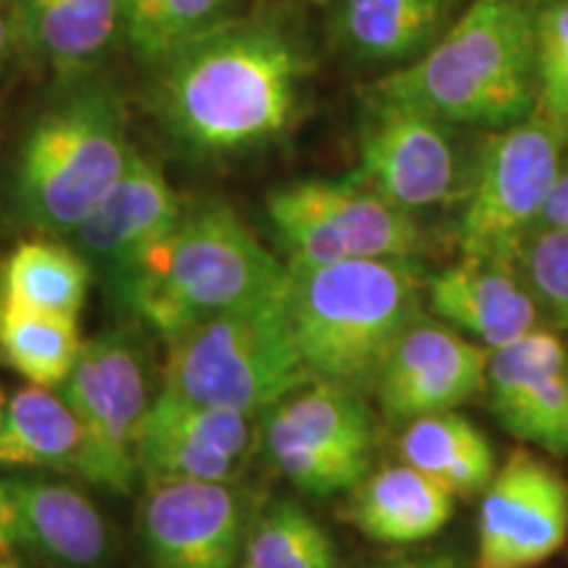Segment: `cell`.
Segmentation results:
<instances>
[{
    "mask_svg": "<svg viewBox=\"0 0 568 568\" xmlns=\"http://www.w3.org/2000/svg\"><path fill=\"white\" fill-rule=\"evenodd\" d=\"M314 69L290 13H234L153 67V109L184 151L234 159L293 130Z\"/></svg>",
    "mask_w": 568,
    "mask_h": 568,
    "instance_id": "obj_1",
    "label": "cell"
},
{
    "mask_svg": "<svg viewBox=\"0 0 568 568\" xmlns=\"http://www.w3.org/2000/svg\"><path fill=\"white\" fill-rule=\"evenodd\" d=\"M109 272V290L126 314L172 339L201 318L284 295L290 268L222 197L184 205L172 230Z\"/></svg>",
    "mask_w": 568,
    "mask_h": 568,
    "instance_id": "obj_2",
    "label": "cell"
},
{
    "mask_svg": "<svg viewBox=\"0 0 568 568\" xmlns=\"http://www.w3.org/2000/svg\"><path fill=\"white\" fill-rule=\"evenodd\" d=\"M539 0H468L429 51L372 88L466 130L493 132L535 113Z\"/></svg>",
    "mask_w": 568,
    "mask_h": 568,
    "instance_id": "obj_3",
    "label": "cell"
},
{
    "mask_svg": "<svg viewBox=\"0 0 568 568\" xmlns=\"http://www.w3.org/2000/svg\"><path fill=\"white\" fill-rule=\"evenodd\" d=\"M418 258H347L290 272L287 311L311 382L372 395L403 332L422 316Z\"/></svg>",
    "mask_w": 568,
    "mask_h": 568,
    "instance_id": "obj_4",
    "label": "cell"
},
{
    "mask_svg": "<svg viewBox=\"0 0 568 568\" xmlns=\"http://www.w3.org/2000/svg\"><path fill=\"white\" fill-rule=\"evenodd\" d=\"M132 155L122 95L109 82L80 77L21 140L13 169L21 216L53 237L71 234L124 174Z\"/></svg>",
    "mask_w": 568,
    "mask_h": 568,
    "instance_id": "obj_5",
    "label": "cell"
},
{
    "mask_svg": "<svg viewBox=\"0 0 568 568\" xmlns=\"http://www.w3.org/2000/svg\"><path fill=\"white\" fill-rule=\"evenodd\" d=\"M163 387L190 400L261 416L308 385L287 293L201 318L166 339Z\"/></svg>",
    "mask_w": 568,
    "mask_h": 568,
    "instance_id": "obj_6",
    "label": "cell"
},
{
    "mask_svg": "<svg viewBox=\"0 0 568 568\" xmlns=\"http://www.w3.org/2000/svg\"><path fill=\"white\" fill-rule=\"evenodd\" d=\"M266 219L290 272L347 258H422L426 251L416 213L355 174L282 184L266 195Z\"/></svg>",
    "mask_w": 568,
    "mask_h": 568,
    "instance_id": "obj_7",
    "label": "cell"
},
{
    "mask_svg": "<svg viewBox=\"0 0 568 568\" xmlns=\"http://www.w3.org/2000/svg\"><path fill=\"white\" fill-rule=\"evenodd\" d=\"M568 126L542 113L481 134L471 184L460 201V255L516 261L564 172Z\"/></svg>",
    "mask_w": 568,
    "mask_h": 568,
    "instance_id": "obj_8",
    "label": "cell"
},
{
    "mask_svg": "<svg viewBox=\"0 0 568 568\" xmlns=\"http://www.w3.org/2000/svg\"><path fill=\"white\" fill-rule=\"evenodd\" d=\"M479 138L414 103L368 88L358 116L355 176L410 213L464 201Z\"/></svg>",
    "mask_w": 568,
    "mask_h": 568,
    "instance_id": "obj_9",
    "label": "cell"
},
{
    "mask_svg": "<svg viewBox=\"0 0 568 568\" xmlns=\"http://www.w3.org/2000/svg\"><path fill=\"white\" fill-rule=\"evenodd\" d=\"M61 389L84 432L77 477L113 495L132 493L140 479V432L153 403L151 366L138 329L116 326L84 339Z\"/></svg>",
    "mask_w": 568,
    "mask_h": 568,
    "instance_id": "obj_10",
    "label": "cell"
},
{
    "mask_svg": "<svg viewBox=\"0 0 568 568\" xmlns=\"http://www.w3.org/2000/svg\"><path fill=\"white\" fill-rule=\"evenodd\" d=\"M258 447L297 493L347 495L374 468L376 416L366 395L308 382L261 414Z\"/></svg>",
    "mask_w": 568,
    "mask_h": 568,
    "instance_id": "obj_11",
    "label": "cell"
},
{
    "mask_svg": "<svg viewBox=\"0 0 568 568\" xmlns=\"http://www.w3.org/2000/svg\"><path fill=\"white\" fill-rule=\"evenodd\" d=\"M566 542L568 481L535 447H514L479 495L468 568H539Z\"/></svg>",
    "mask_w": 568,
    "mask_h": 568,
    "instance_id": "obj_12",
    "label": "cell"
},
{
    "mask_svg": "<svg viewBox=\"0 0 568 568\" xmlns=\"http://www.w3.org/2000/svg\"><path fill=\"white\" fill-rule=\"evenodd\" d=\"M253 508L237 481L155 479L138 508L148 568H240Z\"/></svg>",
    "mask_w": 568,
    "mask_h": 568,
    "instance_id": "obj_13",
    "label": "cell"
},
{
    "mask_svg": "<svg viewBox=\"0 0 568 568\" xmlns=\"http://www.w3.org/2000/svg\"><path fill=\"white\" fill-rule=\"evenodd\" d=\"M487 347L424 314L403 332L374 382V397L389 422L458 410L485 395Z\"/></svg>",
    "mask_w": 568,
    "mask_h": 568,
    "instance_id": "obj_14",
    "label": "cell"
},
{
    "mask_svg": "<svg viewBox=\"0 0 568 568\" xmlns=\"http://www.w3.org/2000/svg\"><path fill=\"white\" fill-rule=\"evenodd\" d=\"M255 445L253 416L161 389L140 432V477L237 481Z\"/></svg>",
    "mask_w": 568,
    "mask_h": 568,
    "instance_id": "obj_15",
    "label": "cell"
},
{
    "mask_svg": "<svg viewBox=\"0 0 568 568\" xmlns=\"http://www.w3.org/2000/svg\"><path fill=\"white\" fill-rule=\"evenodd\" d=\"M487 406L521 445L568 456V347L556 329H531L489 353Z\"/></svg>",
    "mask_w": 568,
    "mask_h": 568,
    "instance_id": "obj_16",
    "label": "cell"
},
{
    "mask_svg": "<svg viewBox=\"0 0 568 568\" xmlns=\"http://www.w3.org/2000/svg\"><path fill=\"white\" fill-rule=\"evenodd\" d=\"M424 301L439 322L487 351L537 329L539 305L516 261L460 255L426 276Z\"/></svg>",
    "mask_w": 568,
    "mask_h": 568,
    "instance_id": "obj_17",
    "label": "cell"
},
{
    "mask_svg": "<svg viewBox=\"0 0 568 568\" xmlns=\"http://www.w3.org/2000/svg\"><path fill=\"white\" fill-rule=\"evenodd\" d=\"M17 548L63 568H103L111 529L84 489L42 471L3 474Z\"/></svg>",
    "mask_w": 568,
    "mask_h": 568,
    "instance_id": "obj_18",
    "label": "cell"
},
{
    "mask_svg": "<svg viewBox=\"0 0 568 568\" xmlns=\"http://www.w3.org/2000/svg\"><path fill=\"white\" fill-rule=\"evenodd\" d=\"M184 203L155 163L134 151L130 166L113 182L84 222L71 232L90 264L116 266L180 222Z\"/></svg>",
    "mask_w": 568,
    "mask_h": 568,
    "instance_id": "obj_19",
    "label": "cell"
},
{
    "mask_svg": "<svg viewBox=\"0 0 568 568\" xmlns=\"http://www.w3.org/2000/svg\"><path fill=\"white\" fill-rule=\"evenodd\" d=\"M458 497L416 466L397 460L372 468L347 493L339 514L372 542L414 548L435 539L456 516Z\"/></svg>",
    "mask_w": 568,
    "mask_h": 568,
    "instance_id": "obj_20",
    "label": "cell"
},
{
    "mask_svg": "<svg viewBox=\"0 0 568 568\" xmlns=\"http://www.w3.org/2000/svg\"><path fill=\"white\" fill-rule=\"evenodd\" d=\"M464 6L466 0H335L332 24L353 61L395 71L429 51Z\"/></svg>",
    "mask_w": 568,
    "mask_h": 568,
    "instance_id": "obj_21",
    "label": "cell"
},
{
    "mask_svg": "<svg viewBox=\"0 0 568 568\" xmlns=\"http://www.w3.org/2000/svg\"><path fill=\"white\" fill-rule=\"evenodd\" d=\"M82 450V424L67 397L38 385L6 397L0 414V468L77 474Z\"/></svg>",
    "mask_w": 568,
    "mask_h": 568,
    "instance_id": "obj_22",
    "label": "cell"
},
{
    "mask_svg": "<svg viewBox=\"0 0 568 568\" xmlns=\"http://www.w3.org/2000/svg\"><path fill=\"white\" fill-rule=\"evenodd\" d=\"M24 42L61 77L80 80L119 34V0H11Z\"/></svg>",
    "mask_w": 568,
    "mask_h": 568,
    "instance_id": "obj_23",
    "label": "cell"
},
{
    "mask_svg": "<svg viewBox=\"0 0 568 568\" xmlns=\"http://www.w3.org/2000/svg\"><path fill=\"white\" fill-rule=\"evenodd\" d=\"M397 456L464 500L485 493L497 471L489 437L458 410L418 416L403 424Z\"/></svg>",
    "mask_w": 568,
    "mask_h": 568,
    "instance_id": "obj_24",
    "label": "cell"
},
{
    "mask_svg": "<svg viewBox=\"0 0 568 568\" xmlns=\"http://www.w3.org/2000/svg\"><path fill=\"white\" fill-rule=\"evenodd\" d=\"M90 284V261L51 237L19 243L0 266V297L48 314L80 318Z\"/></svg>",
    "mask_w": 568,
    "mask_h": 568,
    "instance_id": "obj_25",
    "label": "cell"
},
{
    "mask_svg": "<svg viewBox=\"0 0 568 568\" xmlns=\"http://www.w3.org/2000/svg\"><path fill=\"white\" fill-rule=\"evenodd\" d=\"M82 345L77 316L32 311L0 297V355L30 385L63 387Z\"/></svg>",
    "mask_w": 568,
    "mask_h": 568,
    "instance_id": "obj_26",
    "label": "cell"
},
{
    "mask_svg": "<svg viewBox=\"0 0 568 568\" xmlns=\"http://www.w3.org/2000/svg\"><path fill=\"white\" fill-rule=\"evenodd\" d=\"M240 568H339V550L311 510L276 497L253 510Z\"/></svg>",
    "mask_w": 568,
    "mask_h": 568,
    "instance_id": "obj_27",
    "label": "cell"
},
{
    "mask_svg": "<svg viewBox=\"0 0 568 568\" xmlns=\"http://www.w3.org/2000/svg\"><path fill=\"white\" fill-rule=\"evenodd\" d=\"M240 0H119V32L145 67H159L184 42L224 24Z\"/></svg>",
    "mask_w": 568,
    "mask_h": 568,
    "instance_id": "obj_28",
    "label": "cell"
},
{
    "mask_svg": "<svg viewBox=\"0 0 568 568\" xmlns=\"http://www.w3.org/2000/svg\"><path fill=\"white\" fill-rule=\"evenodd\" d=\"M539 314L556 332H568V230L535 226L516 258Z\"/></svg>",
    "mask_w": 568,
    "mask_h": 568,
    "instance_id": "obj_29",
    "label": "cell"
},
{
    "mask_svg": "<svg viewBox=\"0 0 568 568\" xmlns=\"http://www.w3.org/2000/svg\"><path fill=\"white\" fill-rule=\"evenodd\" d=\"M535 84V111L568 126V0L537 3Z\"/></svg>",
    "mask_w": 568,
    "mask_h": 568,
    "instance_id": "obj_30",
    "label": "cell"
},
{
    "mask_svg": "<svg viewBox=\"0 0 568 568\" xmlns=\"http://www.w3.org/2000/svg\"><path fill=\"white\" fill-rule=\"evenodd\" d=\"M366 568H468L466 558L453 548H429V550H410L400 556L376 560Z\"/></svg>",
    "mask_w": 568,
    "mask_h": 568,
    "instance_id": "obj_31",
    "label": "cell"
},
{
    "mask_svg": "<svg viewBox=\"0 0 568 568\" xmlns=\"http://www.w3.org/2000/svg\"><path fill=\"white\" fill-rule=\"evenodd\" d=\"M537 226H558V230H568V172H560V176L552 184L545 209L539 213Z\"/></svg>",
    "mask_w": 568,
    "mask_h": 568,
    "instance_id": "obj_32",
    "label": "cell"
},
{
    "mask_svg": "<svg viewBox=\"0 0 568 568\" xmlns=\"http://www.w3.org/2000/svg\"><path fill=\"white\" fill-rule=\"evenodd\" d=\"M17 550L13 545V531H11V508L9 497L3 489V477H0V558H9Z\"/></svg>",
    "mask_w": 568,
    "mask_h": 568,
    "instance_id": "obj_33",
    "label": "cell"
},
{
    "mask_svg": "<svg viewBox=\"0 0 568 568\" xmlns=\"http://www.w3.org/2000/svg\"><path fill=\"white\" fill-rule=\"evenodd\" d=\"M11 51H13V21L6 17L3 9H0V71H3L6 63H9Z\"/></svg>",
    "mask_w": 568,
    "mask_h": 568,
    "instance_id": "obj_34",
    "label": "cell"
},
{
    "mask_svg": "<svg viewBox=\"0 0 568 568\" xmlns=\"http://www.w3.org/2000/svg\"><path fill=\"white\" fill-rule=\"evenodd\" d=\"M0 568H27V566H21L17 558L9 556V558H0Z\"/></svg>",
    "mask_w": 568,
    "mask_h": 568,
    "instance_id": "obj_35",
    "label": "cell"
},
{
    "mask_svg": "<svg viewBox=\"0 0 568 568\" xmlns=\"http://www.w3.org/2000/svg\"><path fill=\"white\" fill-rule=\"evenodd\" d=\"M3 406H6V397H3V389H0V414H3Z\"/></svg>",
    "mask_w": 568,
    "mask_h": 568,
    "instance_id": "obj_36",
    "label": "cell"
}]
</instances>
